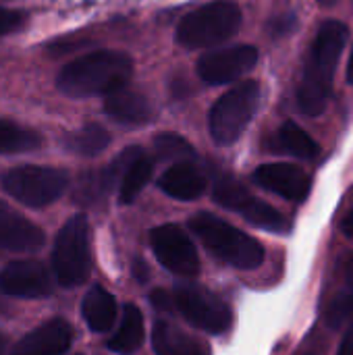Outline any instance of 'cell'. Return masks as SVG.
<instances>
[{
    "instance_id": "16",
    "label": "cell",
    "mask_w": 353,
    "mask_h": 355,
    "mask_svg": "<svg viewBox=\"0 0 353 355\" xmlns=\"http://www.w3.org/2000/svg\"><path fill=\"white\" fill-rule=\"evenodd\" d=\"M206 175L191 162H177L160 177L158 187L175 200L191 202L206 191Z\"/></svg>"
},
{
    "instance_id": "28",
    "label": "cell",
    "mask_w": 353,
    "mask_h": 355,
    "mask_svg": "<svg viewBox=\"0 0 353 355\" xmlns=\"http://www.w3.org/2000/svg\"><path fill=\"white\" fill-rule=\"evenodd\" d=\"M150 302H152V306H154L156 310H160V312H171V310H175L173 295H171L169 291H164V289H154V291L150 293Z\"/></svg>"
},
{
    "instance_id": "29",
    "label": "cell",
    "mask_w": 353,
    "mask_h": 355,
    "mask_svg": "<svg viewBox=\"0 0 353 355\" xmlns=\"http://www.w3.org/2000/svg\"><path fill=\"white\" fill-rule=\"evenodd\" d=\"M295 25V15H281L270 21V33L275 35H285L293 29Z\"/></svg>"
},
{
    "instance_id": "30",
    "label": "cell",
    "mask_w": 353,
    "mask_h": 355,
    "mask_svg": "<svg viewBox=\"0 0 353 355\" xmlns=\"http://www.w3.org/2000/svg\"><path fill=\"white\" fill-rule=\"evenodd\" d=\"M337 355H353V322L350 324V329L345 331L343 339H341V345H339Z\"/></svg>"
},
{
    "instance_id": "11",
    "label": "cell",
    "mask_w": 353,
    "mask_h": 355,
    "mask_svg": "<svg viewBox=\"0 0 353 355\" xmlns=\"http://www.w3.org/2000/svg\"><path fill=\"white\" fill-rule=\"evenodd\" d=\"M0 293L21 300H37L52 293V279L37 260H17L0 270Z\"/></svg>"
},
{
    "instance_id": "15",
    "label": "cell",
    "mask_w": 353,
    "mask_h": 355,
    "mask_svg": "<svg viewBox=\"0 0 353 355\" xmlns=\"http://www.w3.org/2000/svg\"><path fill=\"white\" fill-rule=\"evenodd\" d=\"M104 110L112 121L121 125H146L154 119V108L150 100L144 94L127 87L108 94Z\"/></svg>"
},
{
    "instance_id": "4",
    "label": "cell",
    "mask_w": 353,
    "mask_h": 355,
    "mask_svg": "<svg viewBox=\"0 0 353 355\" xmlns=\"http://www.w3.org/2000/svg\"><path fill=\"white\" fill-rule=\"evenodd\" d=\"M241 25V8L235 2L218 0L185 15L177 27V42L187 50L212 48L233 37Z\"/></svg>"
},
{
    "instance_id": "7",
    "label": "cell",
    "mask_w": 353,
    "mask_h": 355,
    "mask_svg": "<svg viewBox=\"0 0 353 355\" xmlns=\"http://www.w3.org/2000/svg\"><path fill=\"white\" fill-rule=\"evenodd\" d=\"M0 183L2 189L19 204L29 208H44L67 191L69 175L52 166L23 164L4 173Z\"/></svg>"
},
{
    "instance_id": "32",
    "label": "cell",
    "mask_w": 353,
    "mask_h": 355,
    "mask_svg": "<svg viewBox=\"0 0 353 355\" xmlns=\"http://www.w3.org/2000/svg\"><path fill=\"white\" fill-rule=\"evenodd\" d=\"M341 231H343V235L345 237H350L353 239V210L343 218V225H341Z\"/></svg>"
},
{
    "instance_id": "3",
    "label": "cell",
    "mask_w": 353,
    "mask_h": 355,
    "mask_svg": "<svg viewBox=\"0 0 353 355\" xmlns=\"http://www.w3.org/2000/svg\"><path fill=\"white\" fill-rule=\"evenodd\" d=\"M189 227L214 258L233 268L254 270L264 262V248L258 239L210 212L193 214Z\"/></svg>"
},
{
    "instance_id": "1",
    "label": "cell",
    "mask_w": 353,
    "mask_h": 355,
    "mask_svg": "<svg viewBox=\"0 0 353 355\" xmlns=\"http://www.w3.org/2000/svg\"><path fill=\"white\" fill-rule=\"evenodd\" d=\"M347 33V25L341 21H327L318 27L298 85V106L306 116H320L327 110Z\"/></svg>"
},
{
    "instance_id": "18",
    "label": "cell",
    "mask_w": 353,
    "mask_h": 355,
    "mask_svg": "<svg viewBox=\"0 0 353 355\" xmlns=\"http://www.w3.org/2000/svg\"><path fill=\"white\" fill-rule=\"evenodd\" d=\"M239 216H243L250 225L262 229V231H268V233H277V235H287L291 231V223L277 210L273 208L270 204L258 200L256 196L248 193L237 206L235 210Z\"/></svg>"
},
{
    "instance_id": "22",
    "label": "cell",
    "mask_w": 353,
    "mask_h": 355,
    "mask_svg": "<svg viewBox=\"0 0 353 355\" xmlns=\"http://www.w3.org/2000/svg\"><path fill=\"white\" fill-rule=\"evenodd\" d=\"M108 144H110V135L98 123H89L64 137V148L69 152H73L77 156H85V158L102 154L108 148Z\"/></svg>"
},
{
    "instance_id": "33",
    "label": "cell",
    "mask_w": 353,
    "mask_h": 355,
    "mask_svg": "<svg viewBox=\"0 0 353 355\" xmlns=\"http://www.w3.org/2000/svg\"><path fill=\"white\" fill-rule=\"evenodd\" d=\"M347 81L353 85V46H352V54H350V64H347Z\"/></svg>"
},
{
    "instance_id": "25",
    "label": "cell",
    "mask_w": 353,
    "mask_h": 355,
    "mask_svg": "<svg viewBox=\"0 0 353 355\" xmlns=\"http://www.w3.org/2000/svg\"><path fill=\"white\" fill-rule=\"evenodd\" d=\"M325 318H327V324L333 329L341 327L343 322H353V262L347 270L343 289L331 300Z\"/></svg>"
},
{
    "instance_id": "26",
    "label": "cell",
    "mask_w": 353,
    "mask_h": 355,
    "mask_svg": "<svg viewBox=\"0 0 353 355\" xmlns=\"http://www.w3.org/2000/svg\"><path fill=\"white\" fill-rule=\"evenodd\" d=\"M154 150L160 158L164 160H179V162H187L189 158L196 156L191 144L187 139H183L181 135L175 133H162L154 139Z\"/></svg>"
},
{
    "instance_id": "12",
    "label": "cell",
    "mask_w": 353,
    "mask_h": 355,
    "mask_svg": "<svg viewBox=\"0 0 353 355\" xmlns=\"http://www.w3.org/2000/svg\"><path fill=\"white\" fill-rule=\"evenodd\" d=\"M254 183L289 202H304L310 196L312 179L298 164L270 162L254 171Z\"/></svg>"
},
{
    "instance_id": "17",
    "label": "cell",
    "mask_w": 353,
    "mask_h": 355,
    "mask_svg": "<svg viewBox=\"0 0 353 355\" xmlns=\"http://www.w3.org/2000/svg\"><path fill=\"white\" fill-rule=\"evenodd\" d=\"M152 347L156 355H210L208 343L166 320L156 322L152 331Z\"/></svg>"
},
{
    "instance_id": "8",
    "label": "cell",
    "mask_w": 353,
    "mask_h": 355,
    "mask_svg": "<svg viewBox=\"0 0 353 355\" xmlns=\"http://www.w3.org/2000/svg\"><path fill=\"white\" fill-rule=\"evenodd\" d=\"M173 304L191 327L204 333L223 335L231 327V308L198 283H179L173 291Z\"/></svg>"
},
{
    "instance_id": "20",
    "label": "cell",
    "mask_w": 353,
    "mask_h": 355,
    "mask_svg": "<svg viewBox=\"0 0 353 355\" xmlns=\"http://www.w3.org/2000/svg\"><path fill=\"white\" fill-rule=\"evenodd\" d=\"M270 148L275 152H281V154H289V156H295V158H302V160H312L320 154V146L316 144V139L312 135H308L298 123L293 121H285L273 141H270Z\"/></svg>"
},
{
    "instance_id": "31",
    "label": "cell",
    "mask_w": 353,
    "mask_h": 355,
    "mask_svg": "<svg viewBox=\"0 0 353 355\" xmlns=\"http://www.w3.org/2000/svg\"><path fill=\"white\" fill-rule=\"evenodd\" d=\"M133 277H135L139 283H146V281H148V268H146L144 260H139V258L133 262Z\"/></svg>"
},
{
    "instance_id": "35",
    "label": "cell",
    "mask_w": 353,
    "mask_h": 355,
    "mask_svg": "<svg viewBox=\"0 0 353 355\" xmlns=\"http://www.w3.org/2000/svg\"><path fill=\"white\" fill-rule=\"evenodd\" d=\"M335 2H337V0H318V4H320V6H333Z\"/></svg>"
},
{
    "instance_id": "19",
    "label": "cell",
    "mask_w": 353,
    "mask_h": 355,
    "mask_svg": "<svg viewBox=\"0 0 353 355\" xmlns=\"http://www.w3.org/2000/svg\"><path fill=\"white\" fill-rule=\"evenodd\" d=\"M144 316L135 304H125L123 306V316L117 333L108 339V349L119 355L135 354L141 343H144Z\"/></svg>"
},
{
    "instance_id": "14",
    "label": "cell",
    "mask_w": 353,
    "mask_h": 355,
    "mask_svg": "<svg viewBox=\"0 0 353 355\" xmlns=\"http://www.w3.org/2000/svg\"><path fill=\"white\" fill-rule=\"evenodd\" d=\"M44 233L29 218L0 200V250L29 254L44 245Z\"/></svg>"
},
{
    "instance_id": "34",
    "label": "cell",
    "mask_w": 353,
    "mask_h": 355,
    "mask_svg": "<svg viewBox=\"0 0 353 355\" xmlns=\"http://www.w3.org/2000/svg\"><path fill=\"white\" fill-rule=\"evenodd\" d=\"M0 355H6V337L0 333Z\"/></svg>"
},
{
    "instance_id": "23",
    "label": "cell",
    "mask_w": 353,
    "mask_h": 355,
    "mask_svg": "<svg viewBox=\"0 0 353 355\" xmlns=\"http://www.w3.org/2000/svg\"><path fill=\"white\" fill-rule=\"evenodd\" d=\"M42 146V137L35 129L19 125L15 121L0 119V154L33 152Z\"/></svg>"
},
{
    "instance_id": "6",
    "label": "cell",
    "mask_w": 353,
    "mask_h": 355,
    "mask_svg": "<svg viewBox=\"0 0 353 355\" xmlns=\"http://www.w3.org/2000/svg\"><path fill=\"white\" fill-rule=\"evenodd\" d=\"M260 98H262V87L254 79L241 81L235 87H231L227 94H223L214 102L208 116L212 139L221 146L235 144L252 123L254 114L258 112Z\"/></svg>"
},
{
    "instance_id": "13",
    "label": "cell",
    "mask_w": 353,
    "mask_h": 355,
    "mask_svg": "<svg viewBox=\"0 0 353 355\" xmlns=\"http://www.w3.org/2000/svg\"><path fill=\"white\" fill-rule=\"evenodd\" d=\"M73 345V327L62 318H52L27 333L10 355H62Z\"/></svg>"
},
{
    "instance_id": "5",
    "label": "cell",
    "mask_w": 353,
    "mask_h": 355,
    "mask_svg": "<svg viewBox=\"0 0 353 355\" xmlns=\"http://www.w3.org/2000/svg\"><path fill=\"white\" fill-rule=\"evenodd\" d=\"M52 270L60 287L83 285L92 270L89 223L85 214L71 216L58 231L52 248Z\"/></svg>"
},
{
    "instance_id": "21",
    "label": "cell",
    "mask_w": 353,
    "mask_h": 355,
    "mask_svg": "<svg viewBox=\"0 0 353 355\" xmlns=\"http://www.w3.org/2000/svg\"><path fill=\"white\" fill-rule=\"evenodd\" d=\"M81 314L94 333H106L117 320V300L106 289L96 285L83 297Z\"/></svg>"
},
{
    "instance_id": "2",
    "label": "cell",
    "mask_w": 353,
    "mask_h": 355,
    "mask_svg": "<svg viewBox=\"0 0 353 355\" xmlns=\"http://www.w3.org/2000/svg\"><path fill=\"white\" fill-rule=\"evenodd\" d=\"M133 75V60L125 52L96 50L62 67L56 85L71 98L108 96L127 85Z\"/></svg>"
},
{
    "instance_id": "27",
    "label": "cell",
    "mask_w": 353,
    "mask_h": 355,
    "mask_svg": "<svg viewBox=\"0 0 353 355\" xmlns=\"http://www.w3.org/2000/svg\"><path fill=\"white\" fill-rule=\"evenodd\" d=\"M23 23H25V15L21 10L0 6V37L8 35V33H15L19 27H23Z\"/></svg>"
},
{
    "instance_id": "24",
    "label": "cell",
    "mask_w": 353,
    "mask_h": 355,
    "mask_svg": "<svg viewBox=\"0 0 353 355\" xmlns=\"http://www.w3.org/2000/svg\"><path fill=\"white\" fill-rule=\"evenodd\" d=\"M154 173V162L146 156L139 154L123 173L121 183H119V200L121 204H131L135 202V198L141 193V189L150 183Z\"/></svg>"
},
{
    "instance_id": "36",
    "label": "cell",
    "mask_w": 353,
    "mask_h": 355,
    "mask_svg": "<svg viewBox=\"0 0 353 355\" xmlns=\"http://www.w3.org/2000/svg\"><path fill=\"white\" fill-rule=\"evenodd\" d=\"M4 310H6V304H4V300H2V297H0V314H2V312H4Z\"/></svg>"
},
{
    "instance_id": "9",
    "label": "cell",
    "mask_w": 353,
    "mask_h": 355,
    "mask_svg": "<svg viewBox=\"0 0 353 355\" xmlns=\"http://www.w3.org/2000/svg\"><path fill=\"white\" fill-rule=\"evenodd\" d=\"M150 245L158 262L175 275L196 277L200 270V256L189 235L177 225H160L150 233Z\"/></svg>"
},
{
    "instance_id": "10",
    "label": "cell",
    "mask_w": 353,
    "mask_h": 355,
    "mask_svg": "<svg viewBox=\"0 0 353 355\" xmlns=\"http://www.w3.org/2000/svg\"><path fill=\"white\" fill-rule=\"evenodd\" d=\"M258 62V48L237 44L221 50L206 52L198 60V75L208 85H225L250 73Z\"/></svg>"
}]
</instances>
